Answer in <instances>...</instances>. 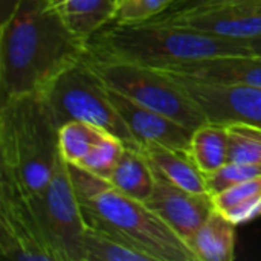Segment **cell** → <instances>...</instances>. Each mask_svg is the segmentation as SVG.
I'll return each mask as SVG.
<instances>
[{
	"label": "cell",
	"instance_id": "6da1fadb",
	"mask_svg": "<svg viewBox=\"0 0 261 261\" xmlns=\"http://www.w3.org/2000/svg\"><path fill=\"white\" fill-rule=\"evenodd\" d=\"M86 52L52 0H20L0 23V99L41 93Z\"/></svg>",
	"mask_w": 261,
	"mask_h": 261
},
{
	"label": "cell",
	"instance_id": "7a4b0ae2",
	"mask_svg": "<svg viewBox=\"0 0 261 261\" xmlns=\"http://www.w3.org/2000/svg\"><path fill=\"white\" fill-rule=\"evenodd\" d=\"M58 130L41 93L0 99V187L24 197L40 194L61 158Z\"/></svg>",
	"mask_w": 261,
	"mask_h": 261
},
{
	"label": "cell",
	"instance_id": "3957f363",
	"mask_svg": "<svg viewBox=\"0 0 261 261\" xmlns=\"http://www.w3.org/2000/svg\"><path fill=\"white\" fill-rule=\"evenodd\" d=\"M87 50L96 58L127 61L159 70L217 55L251 54L246 41L154 20L138 24L110 23L89 40Z\"/></svg>",
	"mask_w": 261,
	"mask_h": 261
},
{
	"label": "cell",
	"instance_id": "277c9868",
	"mask_svg": "<svg viewBox=\"0 0 261 261\" xmlns=\"http://www.w3.org/2000/svg\"><path fill=\"white\" fill-rule=\"evenodd\" d=\"M69 171L89 226L119 237L153 261H197L187 242L145 202L121 193L106 179L80 167L69 165Z\"/></svg>",
	"mask_w": 261,
	"mask_h": 261
},
{
	"label": "cell",
	"instance_id": "5b68a950",
	"mask_svg": "<svg viewBox=\"0 0 261 261\" xmlns=\"http://www.w3.org/2000/svg\"><path fill=\"white\" fill-rule=\"evenodd\" d=\"M41 95L58 127L83 121L115 135L127 147H141L113 106L109 87L96 75L87 52L58 73Z\"/></svg>",
	"mask_w": 261,
	"mask_h": 261
},
{
	"label": "cell",
	"instance_id": "8992f818",
	"mask_svg": "<svg viewBox=\"0 0 261 261\" xmlns=\"http://www.w3.org/2000/svg\"><path fill=\"white\" fill-rule=\"evenodd\" d=\"M87 55L96 75L109 89L191 130L208 122L190 95L164 70L127 61L96 58L89 50Z\"/></svg>",
	"mask_w": 261,
	"mask_h": 261
},
{
	"label": "cell",
	"instance_id": "52a82bcc",
	"mask_svg": "<svg viewBox=\"0 0 261 261\" xmlns=\"http://www.w3.org/2000/svg\"><path fill=\"white\" fill-rule=\"evenodd\" d=\"M24 197V196H23ZM55 261H81V239L87 228L67 162L60 158L46 188L26 197Z\"/></svg>",
	"mask_w": 261,
	"mask_h": 261
},
{
	"label": "cell",
	"instance_id": "ba28073f",
	"mask_svg": "<svg viewBox=\"0 0 261 261\" xmlns=\"http://www.w3.org/2000/svg\"><path fill=\"white\" fill-rule=\"evenodd\" d=\"M164 72L190 95L210 122L261 127L260 87L205 83L173 72Z\"/></svg>",
	"mask_w": 261,
	"mask_h": 261
},
{
	"label": "cell",
	"instance_id": "9c48e42d",
	"mask_svg": "<svg viewBox=\"0 0 261 261\" xmlns=\"http://www.w3.org/2000/svg\"><path fill=\"white\" fill-rule=\"evenodd\" d=\"M0 254L12 261H55L26 197L0 187Z\"/></svg>",
	"mask_w": 261,
	"mask_h": 261
},
{
	"label": "cell",
	"instance_id": "30bf717a",
	"mask_svg": "<svg viewBox=\"0 0 261 261\" xmlns=\"http://www.w3.org/2000/svg\"><path fill=\"white\" fill-rule=\"evenodd\" d=\"M154 21L173 23L203 34L248 41L261 35V0L206 6L174 14H161Z\"/></svg>",
	"mask_w": 261,
	"mask_h": 261
},
{
	"label": "cell",
	"instance_id": "8fae6325",
	"mask_svg": "<svg viewBox=\"0 0 261 261\" xmlns=\"http://www.w3.org/2000/svg\"><path fill=\"white\" fill-rule=\"evenodd\" d=\"M145 203L184 239L187 245L216 210L210 193L200 194L184 190L159 174H156L154 190Z\"/></svg>",
	"mask_w": 261,
	"mask_h": 261
},
{
	"label": "cell",
	"instance_id": "7c38bea8",
	"mask_svg": "<svg viewBox=\"0 0 261 261\" xmlns=\"http://www.w3.org/2000/svg\"><path fill=\"white\" fill-rule=\"evenodd\" d=\"M109 95L118 113L141 145L145 142H158L188 153L194 130L156 110L144 107L112 89H109Z\"/></svg>",
	"mask_w": 261,
	"mask_h": 261
},
{
	"label": "cell",
	"instance_id": "4fadbf2b",
	"mask_svg": "<svg viewBox=\"0 0 261 261\" xmlns=\"http://www.w3.org/2000/svg\"><path fill=\"white\" fill-rule=\"evenodd\" d=\"M164 70L205 83L261 89V55L255 54L217 55Z\"/></svg>",
	"mask_w": 261,
	"mask_h": 261
},
{
	"label": "cell",
	"instance_id": "5bb4252c",
	"mask_svg": "<svg viewBox=\"0 0 261 261\" xmlns=\"http://www.w3.org/2000/svg\"><path fill=\"white\" fill-rule=\"evenodd\" d=\"M141 150L156 174L184 190L200 194L208 193L206 176L187 151L170 148L158 142H145L141 145Z\"/></svg>",
	"mask_w": 261,
	"mask_h": 261
},
{
	"label": "cell",
	"instance_id": "9a60e30c",
	"mask_svg": "<svg viewBox=\"0 0 261 261\" xmlns=\"http://www.w3.org/2000/svg\"><path fill=\"white\" fill-rule=\"evenodd\" d=\"M197 261H232L236 258V225L214 210L188 240Z\"/></svg>",
	"mask_w": 261,
	"mask_h": 261
},
{
	"label": "cell",
	"instance_id": "2e32d148",
	"mask_svg": "<svg viewBox=\"0 0 261 261\" xmlns=\"http://www.w3.org/2000/svg\"><path fill=\"white\" fill-rule=\"evenodd\" d=\"M107 182L121 193L141 202H147L154 190L156 173L141 147L125 145Z\"/></svg>",
	"mask_w": 261,
	"mask_h": 261
},
{
	"label": "cell",
	"instance_id": "e0dca14e",
	"mask_svg": "<svg viewBox=\"0 0 261 261\" xmlns=\"http://www.w3.org/2000/svg\"><path fill=\"white\" fill-rule=\"evenodd\" d=\"M72 32L89 43L102 28L112 23L116 0H52Z\"/></svg>",
	"mask_w": 261,
	"mask_h": 261
},
{
	"label": "cell",
	"instance_id": "ac0fdd59",
	"mask_svg": "<svg viewBox=\"0 0 261 261\" xmlns=\"http://www.w3.org/2000/svg\"><path fill=\"white\" fill-rule=\"evenodd\" d=\"M228 151L229 138L226 124L208 121L194 128L188 154L205 176L217 171L228 162Z\"/></svg>",
	"mask_w": 261,
	"mask_h": 261
},
{
	"label": "cell",
	"instance_id": "d6986e66",
	"mask_svg": "<svg viewBox=\"0 0 261 261\" xmlns=\"http://www.w3.org/2000/svg\"><path fill=\"white\" fill-rule=\"evenodd\" d=\"M214 206L236 226L261 217V176L213 196Z\"/></svg>",
	"mask_w": 261,
	"mask_h": 261
},
{
	"label": "cell",
	"instance_id": "ffe728a7",
	"mask_svg": "<svg viewBox=\"0 0 261 261\" xmlns=\"http://www.w3.org/2000/svg\"><path fill=\"white\" fill-rule=\"evenodd\" d=\"M81 261H153L119 237L89 226L81 239Z\"/></svg>",
	"mask_w": 261,
	"mask_h": 261
},
{
	"label": "cell",
	"instance_id": "44dd1931",
	"mask_svg": "<svg viewBox=\"0 0 261 261\" xmlns=\"http://www.w3.org/2000/svg\"><path fill=\"white\" fill-rule=\"evenodd\" d=\"M106 133L109 132L83 121H70L63 124L58 130V148L61 158L69 165L78 167Z\"/></svg>",
	"mask_w": 261,
	"mask_h": 261
},
{
	"label": "cell",
	"instance_id": "7402d4cb",
	"mask_svg": "<svg viewBox=\"0 0 261 261\" xmlns=\"http://www.w3.org/2000/svg\"><path fill=\"white\" fill-rule=\"evenodd\" d=\"M229 162L261 164V127L248 124H229Z\"/></svg>",
	"mask_w": 261,
	"mask_h": 261
},
{
	"label": "cell",
	"instance_id": "603a6c76",
	"mask_svg": "<svg viewBox=\"0 0 261 261\" xmlns=\"http://www.w3.org/2000/svg\"><path fill=\"white\" fill-rule=\"evenodd\" d=\"M124 148L125 144L119 138L112 133H106L104 138L96 144V147L78 167L107 180Z\"/></svg>",
	"mask_w": 261,
	"mask_h": 261
},
{
	"label": "cell",
	"instance_id": "cb8c5ba5",
	"mask_svg": "<svg viewBox=\"0 0 261 261\" xmlns=\"http://www.w3.org/2000/svg\"><path fill=\"white\" fill-rule=\"evenodd\" d=\"M174 0H116L112 23L138 24L164 14Z\"/></svg>",
	"mask_w": 261,
	"mask_h": 261
},
{
	"label": "cell",
	"instance_id": "d4e9b609",
	"mask_svg": "<svg viewBox=\"0 0 261 261\" xmlns=\"http://www.w3.org/2000/svg\"><path fill=\"white\" fill-rule=\"evenodd\" d=\"M261 164H248V162H226L217 171L206 176V187L211 196L242 184L245 180L260 177Z\"/></svg>",
	"mask_w": 261,
	"mask_h": 261
},
{
	"label": "cell",
	"instance_id": "484cf974",
	"mask_svg": "<svg viewBox=\"0 0 261 261\" xmlns=\"http://www.w3.org/2000/svg\"><path fill=\"white\" fill-rule=\"evenodd\" d=\"M213 2H216V0H176V2H173V5L164 14H174V12L191 11V9H197V8L206 6V5H210Z\"/></svg>",
	"mask_w": 261,
	"mask_h": 261
},
{
	"label": "cell",
	"instance_id": "4316f807",
	"mask_svg": "<svg viewBox=\"0 0 261 261\" xmlns=\"http://www.w3.org/2000/svg\"><path fill=\"white\" fill-rule=\"evenodd\" d=\"M18 2L20 0H0V23L5 21L12 14Z\"/></svg>",
	"mask_w": 261,
	"mask_h": 261
},
{
	"label": "cell",
	"instance_id": "83f0119b",
	"mask_svg": "<svg viewBox=\"0 0 261 261\" xmlns=\"http://www.w3.org/2000/svg\"><path fill=\"white\" fill-rule=\"evenodd\" d=\"M248 44V49L251 54H255V55H261V35L260 37H255L252 40H248L246 41Z\"/></svg>",
	"mask_w": 261,
	"mask_h": 261
},
{
	"label": "cell",
	"instance_id": "f1b7e54d",
	"mask_svg": "<svg viewBox=\"0 0 261 261\" xmlns=\"http://www.w3.org/2000/svg\"><path fill=\"white\" fill-rule=\"evenodd\" d=\"M174 2H176V0H174Z\"/></svg>",
	"mask_w": 261,
	"mask_h": 261
}]
</instances>
